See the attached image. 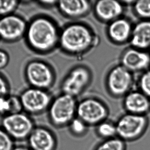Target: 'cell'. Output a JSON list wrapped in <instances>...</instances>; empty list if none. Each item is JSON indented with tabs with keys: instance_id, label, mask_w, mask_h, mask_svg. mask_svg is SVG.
Wrapping results in <instances>:
<instances>
[{
	"instance_id": "obj_17",
	"label": "cell",
	"mask_w": 150,
	"mask_h": 150,
	"mask_svg": "<svg viewBox=\"0 0 150 150\" xmlns=\"http://www.w3.org/2000/svg\"><path fill=\"white\" fill-rule=\"evenodd\" d=\"M57 6L64 16L75 20L87 16L93 5L90 1L62 0L57 1Z\"/></svg>"
},
{
	"instance_id": "obj_3",
	"label": "cell",
	"mask_w": 150,
	"mask_h": 150,
	"mask_svg": "<svg viewBox=\"0 0 150 150\" xmlns=\"http://www.w3.org/2000/svg\"><path fill=\"white\" fill-rule=\"evenodd\" d=\"M77 103L76 98L62 93L53 98L48 109V117L56 128L68 127L76 117Z\"/></svg>"
},
{
	"instance_id": "obj_24",
	"label": "cell",
	"mask_w": 150,
	"mask_h": 150,
	"mask_svg": "<svg viewBox=\"0 0 150 150\" xmlns=\"http://www.w3.org/2000/svg\"><path fill=\"white\" fill-rule=\"evenodd\" d=\"M20 2L15 0H0V18L13 14Z\"/></svg>"
},
{
	"instance_id": "obj_11",
	"label": "cell",
	"mask_w": 150,
	"mask_h": 150,
	"mask_svg": "<svg viewBox=\"0 0 150 150\" xmlns=\"http://www.w3.org/2000/svg\"><path fill=\"white\" fill-rule=\"evenodd\" d=\"M28 23L22 17L15 14L0 18V39L14 42L25 37Z\"/></svg>"
},
{
	"instance_id": "obj_26",
	"label": "cell",
	"mask_w": 150,
	"mask_h": 150,
	"mask_svg": "<svg viewBox=\"0 0 150 150\" xmlns=\"http://www.w3.org/2000/svg\"><path fill=\"white\" fill-rule=\"evenodd\" d=\"M13 140L3 129H0V150H12Z\"/></svg>"
},
{
	"instance_id": "obj_7",
	"label": "cell",
	"mask_w": 150,
	"mask_h": 150,
	"mask_svg": "<svg viewBox=\"0 0 150 150\" xmlns=\"http://www.w3.org/2000/svg\"><path fill=\"white\" fill-rule=\"evenodd\" d=\"M92 79L91 70L85 65H77L67 73L61 84L63 93L76 98L89 86Z\"/></svg>"
},
{
	"instance_id": "obj_18",
	"label": "cell",
	"mask_w": 150,
	"mask_h": 150,
	"mask_svg": "<svg viewBox=\"0 0 150 150\" xmlns=\"http://www.w3.org/2000/svg\"><path fill=\"white\" fill-rule=\"evenodd\" d=\"M129 43L131 47L150 50V20H140L134 25Z\"/></svg>"
},
{
	"instance_id": "obj_4",
	"label": "cell",
	"mask_w": 150,
	"mask_h": 150,
	"mask_svg": "<svg viewBox=\"0 0 150 150\" xmlns=\"http://www.w3.org/2000/svg\"><path fill=\"white\" fill-rule=\"evenodd\" d=\"M117 137L125 142L136 141L144 136L149 125L147 116L126 113L115 122Z\"/></svg>"
},
{
	"instance_id": "obj_8",
	"label": "cell",
	"mask_w": 150,
	"mask_h": 150,
	"mask_svg": "<svg viewBox=\"0 0 150 150\" xmlns=\"http://www.w3.org/2000/svg\"><path fill=\"white\" fill-rule=\"evenodd\" d=\"M3 129L13 140H27L35 127V122L26 113L19 112L5 116L2 120Z\"/></svg>"
},
{
	"instance_id": "obj_21",
	"label": "cell",
	"mask_w": 150,
	"mask_h": 150,
	"mask_svg": "<svg viewBox=\"0 0 150 150\" xmlns=\"http://www.w3.org/2000/svg\"><path fill=\"white\" fill-rule=\"evenodd\" d=\"M133 11L140 20H150V0L135 1Z\"/></svg>"
},
{
	"instance_id": "obj_29",
	"label": "cell",
	"mask_w": 150,
	"mask_h": 150,
	"mask_svg": "<svg viewBox=\"0 0 150 150\" xmlns=\"http://www.w3.org/2000/svg\"><path fill=\"white\" fill-rule=\"evenodd\" d=\"M58 1H39V4L45 7H51L56 5L57 6Z\"/></svg>"
},
{
	"instance_id": "obj_14",
	"label": "cell",
	"mask_w": 150,
	"mask_h": 150,
	"mask_svg": "<svg viewBox=\"0 0 150 150\" xmlns=\"http://www.w3.org/2000/svg\"><path fill=\"white\" fill-rule=\"evenodd\" d=\"M124 5L122 1L115 0H100L93 6L94 12L98 20L110 23L122 16Z\"/></svg>"
},
{
	"instance_id": "obj_12",
	"label": "cell",
	"mask_w": 150,
	"mask_h": 150,
	"mask_svg": "<svg viewBox=\"0 0 150 150\" xmlns=\"http://www.w3.org/2000/svg\"><path fill=\"white\" fill-rule=\"evenodd\" d=\"M120 65L132 73H142L150 69V53L134 47L127 48L122 53Z\"/></svg>"
},
{
	"instance_id": "obj_15",
	"label": "cell",
	"mask_w": 150,
	"mask_h": 150,
	"mask_svg": "<svg viewBox=\"0 0 150 150\" xmlns=\"http://www.w3.org/2000/svg\"><path fill=\"white\" fill-rule=\"evenodd\" d=\"M27 141L31 150H55L57 144L52 131L43 126H35Z\"/></svg>"
},
{
	"instance_id": "obj_23",
	"label": "cell",
	"mask_w": 150,
	"mask_h": 150,
	"mask_svg": "<svg viewBox=\"0 0 150 150\" xmlns=\"http://www.w3.org/2000/svg\"><path fill=\"white\" fill-rule=\"evenodd\" d=\"M68 127L71 134L76 137H82L85 135L87 133L89 127L77 116L71 121Z\"/></svg>"
},
{
	"instance_id": "obj_25",
	"label": "cell",
	"mask_w": 150,
	"mask_h": 150,
	"mask_svg": "<svg viewBox=\"0 0 150 150\" xmlns=\"http://www.w3.org/2000/svg\"><path fill=\"white\" fill-rule=\"evenodd\" d=\"M138 90L150 98V69L141 73L138 80Z\"/></svg>"
},
{
	"instance_id": "obj_9",
	"label": "cell",
	"mask_w": 150,
	"mask_h": 150,
	"mask_svg": "<svg viewBox=\"0 0 150 150\" xmlns=\"http://www.w3.org/2000/svg\"><path fill=\"white\" fill-rule=\"evenodd\" d=\"M109 114L107 105L98 98H86L77 103L76 116L89 127H96L107 120Z\"/></svg>"
},
{
	"instance_id": "obj_2",
	"label": "cell",
	"mask_w": 150,
	"mask_h": 150,
	"mask_svg": "<svg viewBox=\"0 0 150 150\" xmlns=\"http://www.w3.org/2000/svg\"><path fill=\"white\" fill-rule=\"evenodd\" d=\"M98 42V37L89 26L76 22L61 30L59 46L67 54L79 55L88 52Z\"/></svg>"
},
{
	"instance_id": "obj_16",
	"label": "cell",
	"mask_w": 150,
	"mask_h": 150,
	"mask_svg": "<svg viewBox=\"0 0 150 150\" xmlns=\"http://www.w3.org/2000/svg\"><path fill=\"white\" fill-rule=\"evenodd\" d=\"M122 104L127 113L147 116L150 112V98L139 90H132L125 96Z\"/></svg>"
},
{
	"instance_id": "obj_6",
	"label": "cell",
	"mask_w": 150,
	"mask_h": 150,
	"mask_svg": "<svg viewBox=\"0 0 150 150\" xmlns=\"http://www.w3.org/2000/svg\"><path fill=\"white\" fill-rule=\"evenodd\" d=\"M134 81V74L120 64L108 72L105 85L108 91L113 97L124 98L132 91Z\"/></svg>"
},
{
	"instance_id": "obj_27",
	"label": "cell",
	"mask_w": 150,
	"mask_h": 150,
	"mask_svg": "<svg viewBox=\"0 0 150 150\" xmlns=\"http://www.w3.org/2000/svg\"><path fill=\"white\" fill-rule=\"evenodd\" d=\"M10 88L7 79L0 73V98L9 96Z\"/></svg>"
},
{
	"instance_id": "obj_22",
	"label": "cell",
	"mask_w": 150,
	"mask_h": 150,
	"mask_svg": "<svg viewBox=\"0 0 150 150\" xmlns=\"http://www.w3.org/2000/svg\"><path fill=\"white\" fill-rule=\"evenodd\" d=\"M94 150H127L126 142L116 137L103 140L96 146Z\"/></svg>"
},
{
	"instance_id": "obj_13",
	"label": "cell",
	"mask_w": 150,
	"mask_h": 150,
	"mask_svg": "<svg viewBox=\"0 0 150 150\" xmlns=\"http://www.w3.org/2000/svg\"><path fill=\"white\" fill-rule=\"evenodd\" d=\"M133 26L131 21L122 16L108 24L107 28L108 38L116 45H123L130 42Z\"/></svg>"
},
{
	"instance_id": "obj_20",
	"label": "cell",
	"mask_w": 150,
	"mask_h": 150,
	"mask_svg": "<svg viewBox=\"0 0 150 150\" xmlns=\"http://www.w3.org/2000/svg\"><path fill=\"white\" fill-rule=\"evenodd\" d=\"M96 134L103 140L117 137L115 122L105 120L96 126Z\"/></svg>"
},
{
	"instance_id": "obj_30",
	"label": "cell",
	"mask_w": 150,
	"mask_h": 150,
	"mask_svg": "<svg viewBox=\"0 0 150 150\" xmlns=\"http://www.w3.org/2000/svg\"><path fill=\"white\" fill-rule=\"evenodd\" d=\"M12 150H31L29 147L25 146H18L14 147Z\"/></svg>"
},
{
	"instance_id": "obj_28",
	"label": "cell",
	"mask_w": 150,
	"mask_h": 150,
	"mask_svg": "<svg viewBox=\"0 0 150 150\" xmlns=\"http://www.w3.org/2000/svg\"><path fill=\"white\" fill-rule=\"evenodd\" d=\"M9 62V56L6 51L0 49V70L7 66Z\"/></svg>"
},
{
	"instance_id": "obj_10",
	"label": "cell",
	"mask_w": 150,
	"mask_h": 150,
	"mask_svg": "<svg viewBox=\"0 0 150 150\" xmlns=\"http://www.w3.org/2000/svg\"><path fill=\"white\" fill-rule=\"evenodd\" d=\"M19 97L23 110L29 115H39L48 111L53 100L47 90L31 87L24 90Z\"/></svg>"
},
{
	"instance_id": "obj_1",
	"label": "cell",
	"mask_w": 150,
	"mask_h": 150,
	"mask_svg": "<svg viewBox=\"0 0 150 150\" xmlns=\"http://www.w3.org/2000/svg\"><path fill=\"white\" fill-rule=\"evenodd\" d=\"M60 31L52 19L39 16L28 24L25 38L31 50L40 54H46L59 46Z\"/></svg>"
},
{
	"instance_id": "obj_5",
	"label": "cell",
	"mask_w": 150,
	"mask_h": 150,
	"mask_svg": "<svg viewBox=\"0 0 150 150\" xmlns=\"http://www.w3.org/2000/svg\"><path fill=\"white\" fill-rule=\"evenodd\" d=\"M25 76L30 87L47 91L52 87L55 81V74L52 68L40 59H33L27 64Z\"/></svg>"
},
{
	"instance_id": "obj_19",
	"label": "cell",
	"mask_w": 150,
	"mask_h": 150,
	"mask_svg": "<svg viewBox=\"0 0 150 150\" xmlns=\"http://www.w3.org/2000/svg\"><path fill=\"white\" fill-rule=\"evenodd\" d=\"M22 110L20 97L9 95L0 98V115L3 117L9 114L21 112Z\"/></svg>"
}]
</instances>
